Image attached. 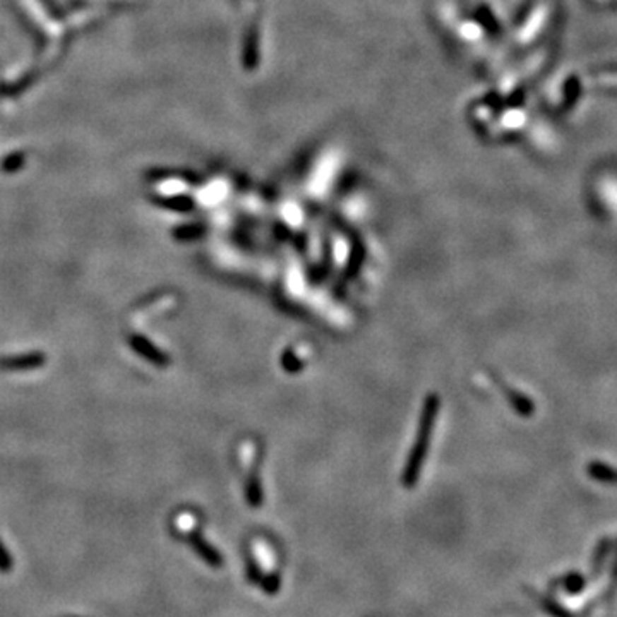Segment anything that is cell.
Masks as SVG:
<instances>
[{
	"instance_id": "cell-6",
	"label": "cell",
	"mask_w": 617,
	"mask_h": 617,
	"mask_svg": "<svg viewBox=\"0 0 617 617\" xmlns=\"http://www.w3.org/2000/svg\"><path fill=\"white\" fill-rule=\"evenodd\" d=\"M245 492H247V499L252 506H257V504L263 501V487H261V478L257 477V474H252L247 478Z\"/></svg>"
},
{
	"instance_id": "cell-2",
	"label": "cell",
	"mask_w": 617,
	"mask_h": 617,
	"mask_svg": "<svg viewBox=\"0 0 617 617\" xmlns=\"http://www.w3.org/2000/svg\"><path fill=\"white\" fill-rule=\"evenodd\" d=\"M47 355L43 352H30L23 355H11V357L0 358V369L12 372V370H31L45 365Z\"/></svg>"
},
{
	"instance_id": "cell-7",
	"label": "cell",
	"mask_w": 617,
	"mask_h": 617,
	"mask_svg": "<svg viewBox=\"0 0 617 617\" xmlns=\"http://www.w3.org/2000/svg\"><path fill=\"white\" fill-rule=\"evenodd\" d=\"M173 235H175V239H179V240H192V239H197V237L203 235V228L180 227V228H177L175 232H173Z\"/></svg>"
},
{
	"instance_id": "cell-3",
	"label": "cell",
	"mask_w": 617,
	"mask_h": 617,
	"mask_svg": "<svg viewBox=\"0 0 617 617\" xmlns=\"http://www.w3.org/2000/svg\"><path fill=\"white\" fill-rule=\"evenodd\" d=\"M129 343H131L132 350H134L136 353H139L141 357L146 358V360L151 362V364L158 367H165L170 364L168 355L161 352L160 348H156L151 341L146 340L144 336H141V334H132V336L129 338Z\"/></svg>"
},
{
	"instance_id": "cell-1",
	"label": "cell",
	"mask_w": 617,
	"mask_h": 617,
	"mask_svg": "<svg viewBox=\"0 0 617 617\" xmlns=\"http://www.w3.org/2000/svg\"><path fill=\"white\" fill-rule=\"evenodd\" d=\"M439 406H441V400H439L437 394H429L425 398V401H423L421 422H418L417 430V441H415L413 447L410 449L409 459L405 463V470H403L401 480L405 487H413L417 483L418 477H421L423 459L427 458L430 437H433L435 417L439 413Z\"/></svg>"
},
{
	"instance_id": "cell-8",
	"label": "cell",
	"mask_w": 617,
	"mask_h": 617,
	"mask_svg": "<svg viewBox=\"0 0 617 617\" xmlns=\"http://www.w3.org/2000/svg\"><path fill=\"white\" fill-rule=\"evenodd\" d=\"M12 568V560L9 552L6 551L4 543L0 542V571H9Z\"/></svg>"
},
{
	"instance_id": "cell-4",
	"label": "cell",
	"mask_w": 617,
	"mask_h": 617,
	"mask_svg": "<svg viewBox=\"0 0 617 617\" xmlns=\"http://www.w3.org/2000/svg\"><path fill=\"white\" fill-rule=\"evenodd\" d=\"M457 33L463 43H470V45H478L480 40L483 38L482 26L475 21H462L457 24Z\"/></svg>"
},
{
	"instance_id": "cell-5",
	"label": "cell",
	"mask_w": 617,
	"mask_h": 617,
	"mask_svg": "<svg viewBox=\"0 0 617 617\" xmlns=\"http://www.w3.org/2000/svg\"><path fill=\"white\" fill-rule=\"evenodd\" d=\"M189 540H191L192 547L196 548L197 554H199L203 559L208 560L209 564H213V566H218V564H221V558H220V556H218V552L211 546H209L208 542H204V540L201 539L199 535H197V534H189Z\"/></svg>"
}]
</instances>
